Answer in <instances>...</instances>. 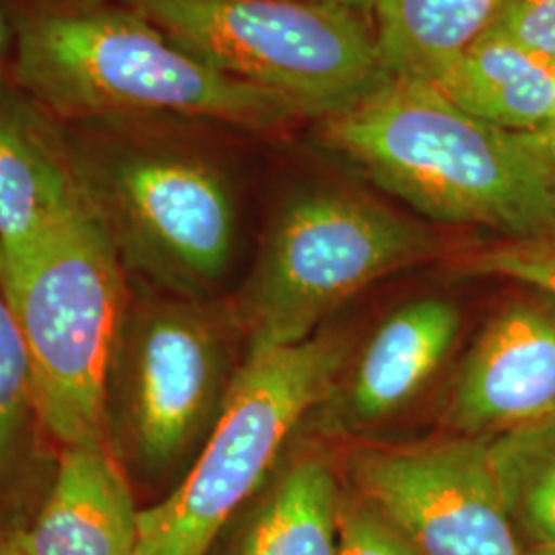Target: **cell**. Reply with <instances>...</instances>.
<instances>
[{"label":"cell","mask_w":555,"mask_h":555,"mask_svg":"<svg viewBox=\"0 0 555 555\" xmlns=\"http://www.w3.org/2000/svg\"><path fill=\"white\" fill-rule=\"evenodd\" d=\"M9 80L56 124L204 119L251 134L305 118L222 75L124 0H21Z\"/></svg>","instance_id":"6da1fadb"},{"label":"cell","mask_w":555,"mask_h":555,"mask_svg":"<svg viewBox=\"0 0 555 555\" xmlns=\"http://www.w3.org/2000/svg\"><path fill=\"white\" fill-rule=\"evenodd\" d=\"M527 134L533 140L539 155L543 157L545 165L550 167V171L555 178V118L550 119L545 126L527 132Z\"/></svg>","instance_id":"603a6c76"},{"label":"cell","mask_w":555,"mask_h":555,"mask_svg":"<svg viewBox=\"0 0 555 555\" xmlns=\"http://www.w3.org/2000/svg\"><path fill=\"white\" fill-rule=\"evenodd\" d=\"M231 300L132 282L105 391V435L132 488L167 492L215 428L243 358ZM165 492V494H167Z\"/></svg>","instance_id":"277c9868"},{"label":"cell","mask_w":555,"mask_h":555,"mask_svg":"<svg viewBox=\"0 0 555 555\" xmlns=\"http://www.w3.org/2000/svg\"><path fill=\"white\" fill-rule=\"evenodd\" d=\"M344 492L325 456H293L235 516L224 555H337Z\"/></svg>","instance_id":"5bb4252c"},{"label":"cell","mask_w":555,"mask_h":555,"mask_svg":"<svg viewBox=\"0 0 555 555\" xmlns=\"http://www.w3.org/2000/svg\"><path fill=\"white\" fill-rule=\"evenodd\" d=\"M56 461L41 430L20 323L0 280V511L46 490Z\"/></svg>","instance_id":"e0dca14e"},{"label":"cell","mask_w":555,"mask_h":555,"mask_svg":"<svg viewBox=\"0 0 555 555\" xmlns=\"http://www.w3.org/2000/svg\"><path fill=\"white\" fill-rule=\"evenodd\" d=\"M346 472L348 488L422 555H531L498 494L486 438L360 447Z\"/></svg>","instance_id":"9c48e42d"},{"label":"cell","mask_w":555,"mask_h":555,"mask_svg":"<svg viewBox=\"0 0 555 555\" xmlns=\"http://www.w3.org/2000/svg\"><path fill=\"white\" fill-rule=\"evenodd\" d=\"M449 241L350 190H309L284 202L231 307L247 352L297 346L380 278L442 258Z\"/></svg>","instance_id":"8992f818"},{"label":"cell","mask_w":555,"mask_h":555,"mask_svg":"<svg viewBox=\"0 0 555 555\" xmlns=\"http://www.w3.org/2000/svg\"><path fill=\"white\" fill-rule=\"evenodd\" d=\"M492 27L555 60V0H504Z\"/></svg>","instance_id":"44dd1931"},{"label":"cell","mask_w":555,"mask_h":555,"mask_svg":"<svg viewBox=\"0 0 555 555\" xmlns=\"http://www.w3.org/2000/svg\"><path fill=\"white\" fill-rule=\"evenodd\" d=\"M348 357L337 334L249 350L219 420L178 483L140 508L137 555H212L278 469L300 420L332 396Z\"/></svg>","instance_id":"52a82bcc"},{"label":"cell","mask_w":555,"mask_h":555,"mask_svg":"<svg viewBox=\"0 0 555 555\" xmlns=\"http://www.w3.org/2000/svg\"><path fill=\"white\" fill-rule=\"evenodd\" d=\"M337 555H422L412 541L346 486Z\"/></svg>","instance_id":"ffe728a7"},{"label":"cell","mask_w":555,"mask_h":555,"mask_svg":"<svg viewBox=\"0 0 555 555\" xmlns=\"http://www.w3.org/2000/svg\"><path fill=\"white\" fill-rule=\"evenodd\" d=\"M461 313L455 302L426 297L391 313L366 341L339 389L341 426H377L412 405L455 346Z\"/></svg>","instance_id":"4fadbf2b"},{"label":"cell","mask_w":555,"mask_h":555,"mask_svg":"<svg viewBox=\"0 0 555 555\" xmlns=\"http://www.w3.org/2000/svg\"><path fill=\"white\" fill-rule=\"evenodd\" d=\"M0 280L50 447H107L105 391L132 280L82 199Z\"/></svg>","instance_id":"5b68a950"},{"label":"cell","mask_w":555,"mask_h":555,"mask_svg":"<svg viewBox=\"0 0 555 555\" xmlns=\"http://www.w3.org/2000/svg\"><path fill=\"white\" fill-rule=\"evenodd\" d=\"M490 472L529 550L555 547V416L486 440Z\"/></svg>","instance_id":"ac0fdd59"},{"label":"cell","mask_w":555,"mask_h":555,"mask_svg":"<svg viewBox=\"0 0 555 555\" xmlns=\"http://www.w3.org/2000/svg\"><path fill=\"white\" fill-rule=\"evenodd\" d=\"M11 60H13V23H11V15L0 4V82L9 80Z\"/></svg>","instance_id":"7402d4cb"},{"label":"cell","mask_w":555,"mask_h":555,"mask_svg":"<svg viewBox=\"0 0 555 555\" xmlns=\"http://www.w3.org/2000/svg\"><path fill=\"white\" fill-rule=\"evenodd\" d=\"M463 276L506 278L555 298V227L533 237L500 238L449 259Z\"/></svg>","instance_id":"d6986e66"},{"label":"cell","mask_w":555,"mask_h":555,"mask_svg":"<svg viewBox=\"0 0 555 555\" xmlns=\"http://www.w3.org/2000/svg\"><path fill=\"white\" fill-rule=\"evenodd\" d=\"M163 121L59 124L66 163L132 282L217 298L237 251L235 190L217 160Z\"/></svg>","instance_id":"3957f363"},{"label":"cell","mask_w":555,"mask_h":555,"mask_svg":"<svg viewBox=\"0 0 555 555\" xmlns=\"http://www.w3.org/2000/svg\"><path fill=\"white\" fill-rule=\"evenodd\" d=\"M0 555H29L21 545L13 525H0Z\"/></svg>","instance_id":"cb8c5ba5"},{"label":"cell","mask_w":555,"mask_h":555,"mask_svg":"<svg viewBox=\"0 0 555 555\" xmlns=\"http://www.w3.org/2000/svg\"><path fill=\"white\" fill-rule=\"evenodd\" d=\"M305 2L334 4V7H341V9L360 13V15L369 17V20H373V11H375V4H377V0H305Z\"/></svg>","instance_id":"d4e9b609"},{"label":"cell","mask_w":555,"mask_h":555,"mask_svg":"<svg viewBox=\"0 0 555 555\" xmlns=\"http://www.w3.org/2000/svg\"><path fill=\"white\" fill-rule=\"evenodd\" d=\"M323 142L426 219L502 238L555 227V178L527 132L504 130L447 100L428 80L391 77L323 119Z\"/></svg>","instance_id":"7a4b0ae2"},{"label":"cell","mask_w":555,"mask_h":555,"mask_svg":"<svg viewBox=\"0 0 555 555\" xmlns=\"http://www.w3.org/2000/svg\"><path fill=\"white\" fill-rule=\"evenodd\" d=\"M79 202L59 124L11 80L0 82V272Z\"/></svg>","instance_id":"7c38bea8"},{"label":"cell","mask_w":555,"mask_h":555,"mask_svg":"<svg viewBox=\"0 0 555 555\" xmlns=\"http://www.w3.org/2000/svg\"><path fill=\"white\" fill-rule=\"evenodd\" d=\"M139 518L112 451L77 444L60 449L36 513L13 527L29 555H137Z\"/></svg>","instance_id":"8fae6325"},{"label":"cell","mask_w":555,"mask_h":555,"mask_svg":"<svg viewBox=\"0 0 555 555\" xmlns=\"http://www.w3.org/2000/svg\"><path fill=\"white\" fill-rule=\"evenodd\" d=\"M467 114L513 132L555 118V60L490 27L430 80Z\"/></svg>","instance_id":"9a60e30c"},{"label":"cell","mask_w":555,"mask_h":555,"mask_svg":"<svg viewBox=\"0 0 555 555\" xmlns=\"http://www.w3.org/2000/svg\"><path fill=\"white\" fill-rule=\"evenodd\" d=\"M227 77L332 118L375 93L387 70L373 20L305 0H124Z\"/></svg>","instance_id":"ba28073f"},{"label":"cell","mask_w":555,"mask_h":555,"mask_svg":"<svg viewBox=\"0 0 555 555\" xmlns=\"http://www.w3.org/2000/svg\"><path fill=\"white\" fill-rule=\"evenodd\" d=\"M555 416V298L531 291L502 307L456 373L453 435L494 438Z\"/></svg>","instance_id":"30bf717a"},{"label":"cell","mask_w":555,"mask_h":555,"mask_svg":"<svg viewBox=\"0 0 555 555\" xmlns=\"http://www.w3.org/2000/svg\"><path fill=\"white\" fill-rule=\"evenodd\" d=\"M531 552V555H555V547L554 550H529Z\"/></svg>","instance_id":"484cf974"},{"label":"cell","mask_w":555,"mask_h":555,"mask_svg":"<svg viewBox=\"0 0 555 555\" xmlns=\"http://www.w3.org/2000/svg\"><path fill=\"white\" fill-rule=\"evenodd\" d=\"M504 0H377L373 25L393 77L435 80L486 34Z\"/></svg>","instance_id":"2e32d148"}]
</instances>
